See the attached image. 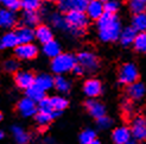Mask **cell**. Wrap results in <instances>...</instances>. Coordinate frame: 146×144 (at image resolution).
Segmentation results:
<instances>
[{
    "mask_svg": "<svg viewBox=\"0 0 146 144\" xmlns=\"http://www.w3.org/2000/svg\"><path fill=\"white\" fill-rule=\"evenodd\" d=\"M95 29L99 41L102 43H114L119 41L123 26L118 14L105 13L98 21H95Z\"/></svg>",
    "mask_w": 146,
    "mask_h": 144,
    "instance_id": "obj_1",
    "label": "cell"
},
{
    "mask_svg": "<svg viewBox=\"0 0 146 144\" xmlns=\"http://www.w3.org/2000/svg\"><path fill=\"white\" fill-rule=\"evenodd\" d=\"M65 20L69 26V35L72 37H82L89 26L90 19L81 11H71L65 13Z\"/></svg>",
    "mask_w": 146,
    "mask_h": 144,
    "instance_id": "obj_2",
    "label": "cell"
},
{
    "mask_svg": "<svg viewBox=\"0 0 146 144\" xmlns=\"http://www.w3.org/2000/svg\"><path fill=\"white\" fill-rule=\"evenodd\" d=\"M76 64H77L76 55L71 53H62L61 55H58L57 57L51 60L50 68H51V71L57 76V75H64L72 71Z\"/></svg>",
    "mask_w": 146,
    "mask_h": 144,
    "instance_id": "obj_3",
    "label": "cell"
},
{
    "mask_svg": "<svg viewBox=\"0 0 146 144\" xmlns=\"http://www.w3.org/2000/svg\"><path fill=\"white\" fill-rule=\"evenodd\" d=\"M77 63L81 66L86 73L93 74L100 68V60L98 55L92 50H82L76 55Z\"/></svg>",
    "mask_w": 146,
    "mask_h": 144,
    "instance_id": "obj_4",
    "label": "cell"
},
{
    "mask_svg": "<svg viewBox=\"0 0 146 144\" xmlns=\"http://www.w3.org/2000/svg\"><path fill=\"white\" fill-rule=\"evenodd\" d=\"M118 79H119V82L125 86H129V85L138 82V80H139V70H138V67L133 62L123 63L119 69Z\"/></svg>",
    "mask_w": 146,
    "mask_h": 144,
    "instance_id": "obj_5",
    "label": "cell"
},
{
    "mask_svg": "<svg viewBox=\"0 0 146 144\" xmlns=\"http://www.w3.org/2000/svg\"><path fill=\"white\" fill-rule=\"evenodd\" d=\"M39 53L38 47L35 43H27V44H19L16 49H13L14 57L19 61H30L37 57Z\"/></svg>",
    "mask_w": 146,
    "mask_h": 144,
    "instance_id": "obj_6",
    "label": "cell"
},
{
    "mask_svg": "<svg viewBox=\"0 0 146 144\" xmlns=\"http://www.w3.org/2000/svg\"><path fill=\"white\" fill-rule=\"evenodd\" d=\"M19 16L17 12H13L11 10L3 9L0 10V26L1 29L6 31H11V30H16L19 26Z\"/></svg>",
    "mask_w": 146,
    "mask_h": 144,
    "instance_id": "obj_7",
    "label": "cell"
},
{
    "mask_svg": "<svg viewBox=\"0 0 146 144\" xmlns=\"http://www.w3.org/2000/svg\"><path fill=\"white\" fill-rule=\"evenodd\" d=\"M46 20L52 29L69 35V26L65 20V14L61 13L60 11H51V13L46 17Z\"/></svg>",
    "mask_w": 146,
    "mask_h": 144,
    "instance_id": "obj_8",
    "label": "cell"
},
{
    "mask_svg": "<svg viewBox=\"0 0 146 144\" xmlns=\"http://www.w3.org/2000/svg\"><path fill=\"white\" fill-rule=\"evenodd\" d=\"M82 89H83L84 95L88 97V99H96L104 92V86H102V82L99 79L90 77L84 81Z\"/></svg>",
    "mask_w": 146,
    "mask_h": 144,
    "instance_id": "obj_9",
    "label": "cell"
},
{
    "mask_svg": "<svg viewBox=\"0 0 146 144\" xmlns=\"http://www.w3.org/2000/svg\"><path fill=\"white\" fill-rule=\"evenodd\" d=\"M17 111L19 112L20 116L29 118V117L36 116L38 113V105L33 100L29 99L27 97H24L17 103Z\"/></svg>",
    "mask_w": 146,
    "mask_h": 144,
    "instance_id": "obj_10",
    "label": "cell"
},
{
    "mask_svg": "<svg viewBox=\"0 0 146 144\" xmlns=\"http://www.w3.org/2000/svg\"><path fill=\"white\" fill-rule=\"evenodd\" d=\"M88 3V0H64V1L57 4V11H60L63 14L71 11L84 12Z\"/></svg>",
    "mask_w": 146,
    "mask_h": 144,
    "instance_id": "obj_11",
    "label": "cell"
},
{
    "mask_svg": "<svg viewBox=\"0 0 146 144\" xmlns=\"http://www.w3.org/2000/svg\"><path fill=\"white\" fill-rule=\"evenodd\" d=\"M36 76L29 70H19L18 73L14 74V83L18 88L27 91L35 85Z\"/></svg>",
    "mask_w": 146,
    "mask_h": 144,
    "instance_id": "obj_12",
    "label": "cell"
},
{
    "mask_svg": "<svg viewBox=\"0 0 146 144\" xmlns=\"http://www.w3.org/2000/svg\"><path fill=\"white\" fill-rule=\"evenodd\" d=\"M35 36H36V41L40 43L42 45H44L48 42L55 39L54 29L48 23H40L37 27H35Z\"/></svg>",
    "mask_w": 146,
    "mask_h": 144,
    "instance_id": "obj_13",
    "label": "cell"
},
{
    "mask_svg": "<svg viewBox=\"0 0 146 144\" xmlns=\"http://www.w3.org/2000/svg\"><path fill=\"white\" fill-rule=\"evenodd\" d=\"M86 14L88 16V18L93 21H98L104 14L105 12V3L102 0H92L88 3L86 9Z\"/></svg>",
    "mask_w": 146,
    "mask_h": 144,
    "instance_id": "obj_14",
    "label": "cell"
},
{
    "mask_svg": "<svg viewBox=\"0 0 146 144\" xmlns=\"http://www.w3.org/2000/svg\"><path fill=\"white\" fill-rule=\"evenodd\" d=\"M42 14L38 12H31V11H21L19 14V25H24L29 27H37L42 23Z\"/></svg>",
    "mask_w": 146,
    "mask_h": 144,
    "instance_id": "obj_15",
    "label": "cell"
},
{
    "mask_svg": "<svg viewBox=\"0 0 146 144\" xmlns=\"http://www.w3.org/2000/svg\"><path fill=\"white\" fill-rule=\"evenodd\" d=\"M84 107L89 116L96 120L106 116V106L96 99H88L84 103Z\"/></svg>",
    "mask_w": 146,
    "mask_h": 144,
    "instance_id": "obj_16",
    "label": "cell"
},
{
    "mask_svg": "<svg viewBox=\"0 0 146 144\" xmlns=\"http://www.w3.org/2000/svg\"><path fill=\"white\" fill-rule=\"evenodd\" d=\"M133 138L137 141H146V119L144 117H137L131 126Z\"/></svg>",
    "mask_w": 146,
    "mask_h": 144,
    "instance_id": "obj_17",
    "label": "cell"
},
{
    "mask_svg": "<svg viewBox=\"0 0 146 144\" xmlns=\"http://www.w3.org/2000/svg\"><path fill=\"white\" fill-rule=\"evenodd\" d=\"M19 45V41L17 37V33L14 30L5 31L0 38V49L7 50V49H16Z\"/></svg>",
    "mask_w": 146,
    "mask_h": 144,
    "instance_id": "obj_18",
    "label": "cell"
},
{
    "mask_svg": "<svg viewBox=\"0 0 146 144\" xmlns=\"http://www.w3.org/2000/svg\"><path fill=\"white\" fill-rule=\"evenodd\" d=\"M14 31H16V33H17L19 44H27V43H33V41L36 39L35 29H32V27L24 26V25H19Z\"/></svg>",
    "mask_w": 146,
    "mask_h": 144,
    "instance_id": "obj_19",
    "label": "cell"
},
{
    "mask_svg": "<svg viewBox=\"0 0 146 144\" xmlns=\"http://www.w3.org/2000/svg\"><path fill=\"white\" fill-rule=\"evenodd\" d=\"M112 138L115 144H126L132 139V131L127 126H119L113 130Z\"/></svg>",
    "mask_w": 146,
    "mask_h": 144,
    "instance_id": "obj_20",
    "label": "cell"
},
{
    "mask_svg": "<svg viewBox=\"0 0 146 144\" xmlns=\"http://www.w3.org/2000/svg\"><path fill=\"white\" fill-rule=\"evenodd\" d=\"M127 95L131 100L139 101V100L144 99L146 95V86L140 81L127 86Z\"/></svg>",
    "mask_w": 146,
    "mask_h": 144,
    "instance_id": "obj_21",
    "label": "cell"
},
{
    "mask_svg": "<svg viewBox=\"0 0 146 144\" xmlns=\"http://www.w3.org/2000/svg\"><path fill=\"white\" fill-rule=\"evenodd\" d=\"M137 30L133 29L131 25L128 26H123L122 31L120 33V38H119V43L122 47H129V45H133V43L137 38Z\"/></svg>",
    "mask_w": 146,
    "mask_h": 144,
    "instance_id": "obj_22",
    "label": "cell"
},
{
    "mask_svg": "<svg viewBox=\"0 0 146 144\" xmlns=\"http://www.w3.org/2000/svg\"><path fill=\"white\" fill-rule=\"evenodd\" d=\"M35 85L38 86L44 92H46L51 88H55V76L48 73H40L38 75H36Z\"/></svg>",
    "mask_w": 146,
    "mask_h": 144,
    "instance_id": "obj_23",
    "label": "cell"
},
{
    "mask_svg": "<svg viewBox=\"0 0 146 144\" xmlns=\"http://www.w3.org/2000/svg\"><path fill=\"white\" fill-rule=\"evenodd\" d=\"M42 51L46 57L52 60V59H55V57H57L58 55L62 54V47H61L58 41L52 39V41L48 42L46 44L42 45Z\"/></svg>",
    "mask_w": 146,
    "mask_h": 144,
    "instance_id": "obj_24",
    "label": "cell"
},
{
    "mask_svg": "<svg viewBox=\"0 0 146 144\" xmlns=\"http://www.w3.org/2000/svg\"><path fill=\"white\" fill-rule=\"evenodd\" d=\"M55 89L61 94H67L71 89V82L64 75L55 76Z\"/></svg>",
    "mask_w": 146,
    "mask_h": 144,
    "instance_id": "obj_25",
    "label": "cell"
},
{
    "mask_svg": "<svg viewBox=\"0 0 146 144\" xmlns=\"http://www.w3.org/2000/svg\"><path fill=\"white\" fill-rule=\"evenodd\" d=\"M11 132L14 141L17 142V144H27L29 141H30V136L29 133L24 130L23 127H20L18 125H13L11 127Z\"/></svg>",
    "mask_w": 146,
    "mask_h": 144,
    "instance_id": "obj_26",
    "label": "cell"
},
{
    "mask_svg": "<svg viewBox=\"0 0 146 144\" xmlns=\"http://www.w3.org/2000/svg\"><path fill=\"white\" fill-rule=\"evenodd\" d=\"M131 26L135 29L137 32H146V12L133 14L131 19Z\"/></svg>",
    "mask_w": 146,
    "mask_h": 144,
    "instance_id": "obj_27",
    "label": "cell"
},
{
    "mask_svg": "<svg viewBox=\"0 0 146 144\" xmlns=\"http://www.w3.org/2000/svg\"><path fill=\"white\" fill-rule=\"evenodd\" d=\"M126 5L132 16L146 12V0H126Z\"/></svg>",
    "mask_w": 146,
    "mask_h": 144,
    "instance_id": "obj_28",
    "label": "cell"
},
{
    "mask_svg": "<svg viewBox=\"0 0 146 144\" xmlns=\"http://www.w3.org/2000/svg\"><path fill=\"white\" fill-rule=\"evenodd\" d=\"M50 101H51V105H52L54 111L56 113H58V114H60L61 112H63L69 105L67 98H64L63 95H54V97H51Z\"/></svg>",
    "mask_w": 146,
    "mask_h": 144,
    "instance_id": "obj_29",
    "label": "cell"
},
{
    "mask_svg": "<svg viewBox=\"0 0 146 144\" xmlns=\"http://www.w3.org/2000/svg\"><path fill=\"white\" fill-rule=\"evenodd\" d=\"M25 95L29 98V99H31V100H33L35 103H39V101H42L43 99H45L46 97H45V92L43 91V89H40L38 86H36V85H33L31 88H29L27 91H25Z\"/></svg>",
    "mask_w": 146,
    "mask_h": 144,
    "instance_id": "obj_30",
    "label": "cell"
},
{
    "mask_svg": "<svg viewBox=\"0 0 146 144\" xmlns=\"http://www.w3.org/2000/svg\"><path fill=\"white\" fill-rule=\"evenodd\" d=\"M21 11H31V12H38L42 6V0H20Z\"/></svg>",
    "mask_w": 146,
    "mask_h": 144,
    "instance_id": "obj_31",
    "label": "cell"
},
{
    "mask_svg": "<svg viewBox=\"0 0 146 144\" xmlns=\"http://www.w3.org/2000/svg\"><path fill=\"white\" fill-rule=\"evenodd\" d=\"M3 69L6 71V73L10 74H16L20 70L19 69V60L16 59V57H10L3 62Z\"/></svg>",
    "mask_w": 146,
    "mask_h": 144,
    "instance_id": "obj_32",
    "label": "cell"
},
{
    "mask_svg": "<svg viewBox=\"0 0 146 144\" xmlns=\"http://www.w3.org/2000/svg\"><path fill=\"white\" fill-rule=\"evenodd\" d=\"M58 116V113H48V112H38L35 116V119L37 121V124L40 126H45L50 124L56 117Z\"/></svg>",
    "mask_w": 146,
    "mask_h": 144,
    "instance_id": "obj_33",
    "label": "cell"
},
{
    "mask_svg": "<svg viewBox=\"0 0 146 144\" xmlns=\"http://www.w3.org/2000/svg\"><path fill=\"white\" fill-rule=\"evenodd\" d=\"M132 47L137 53L146 54V32H138Z\"/></svg>",
    "mask_w": 146,
    "mask_h": 144,
    "instance_id": "obj_34",
    "label": "cell"
},
{
    "mask_svg": "<svg viewBox=\"0 0 146 144\" xmlns=\"http://www.w3.org/2000/svg\"><path fill=\"white\" fill-rule=\"evenodd\" d=\"M80 143L81 144H90L94 141H96V133L92 129H86L80 133Z\"/></svg>",
    "mask_w": 146,
    "mask_h": 144,
    "instance_id": "obj_35",
    "label": "cell"
},
{
    "mask_svg": "<svg viewBox=\"0 0 146 144\" xmlns=\"http://www.w3.org/2000/svg\"><path fill=\"white\" fill-rule=\"evenodd\" d=\"M121 10V3L115 0H109L105 3V12L108 14H118Z\"/></svg>",
    "mask_w": 146,
    "mask_h": 144,
    "instance_id": "obj_36",
    "label": "cell"
},
{
    "mask_svg": "<svg viewBox=\"0 0 146 144\" xmlns=\"http://www.w3.org/2000/svg\"><path fill=\"white\" fill-rule=\"evenodd\" d=\"M0 4L3 5L4 9L11 10V11H13V12L21 11L20 0H0Z\"/></svg>",
    "mask_w": 146,
    "mask_h": 144,
    "instance_id": "obj_37",
    "label": "cell"
},
{
    "mask_svg": "<svg viewBox=\"0 0 146 144\" xmlns=\"http://www.w3.org/2000/svg\"><path fill=\"white\" fill-rule=\"evenodd\" d=\"M38 112H48V113H56L52 109V105H51L50 98H45L43 99L42 101H39L38 104Z\"/></svg>",
    "mask_w": 146,
    "mask_h": 144,
    "instance_id": "obj_38",
    "label": "cell"
},
{
    "mask_svg": "<svg viewBox=\"0 0 146 144\" xmlns=\"http://www.w3.org/2000/svg\"><path fill=\"white\" fill-rule=\"evenodd\" d=\"M112 125H113V120L108 116H105V117H102V118L96 120V126L100 129V130H107V129H111Z\"/></svg>",
    "mask_w": 146,
    "mask_h": 144,
    "instance_id": "obj_39",
    "label": "cell"
},
{
    "mask_svg": "<svg viewBox=\"0 0 146 144\" xmlns=\"http://www.w3.org/2000/svg\"><path fill=\"white\" fill-rule=\"evenodd\" d=\"M121 110L123 111V113H126V114H131L133 112V104L131 100H123L122 104H121Z\"/></svg>",
    "mask_w": 146,
    "mask_h": 144,
    "instance_id": "obj_40",
    "label": "cell"
},
{
    "mask_svg": "<svg viewBox=\"0 0 146 144\" xmlns=\"http://www.w3.org/2000/svg\"><path fill=\"white\" fill-rule=\"evenodd\" d=\"M71 73H72V74H75V75H82L83 73H86V71H84V69H83V68H82V67L77 63L76 66H75V68L72 69Z\"/></svg>",
    "mask_w": 146,
    "mask_h": 144,
    "instance_id": "obj_41",
    "label": "cell"
},
{
    "mask_svg": "<svg viewBox=\"0 0 146 144\" xmlns=\"http://www.w3.org/2000/svg\"><path fill=\"white\" fill-rule=\"evenodd\" d=\"M126 144H135V141H134V139H131V141H128Z\"/></svg>",
    "mask_w": 146,
    "mask_h": 144,
    "instance_id": "obj_42",
    "label": "cell"
},
{
    "mask_svg": "<svg viewBox=\"0 0 146 144\" xmlns=\"http://www.w3.org/2000/svg\"><path fill=\"white\" fill-rule=\"evenodd\" d=\"M62 1H64V0H52V3H56V4H60Z\"/></svg>",
    "mask_w": 146,
    "mask_h": 144,
    "instance_id": "obj_43",
    "label": "cell"
},
{
    "mask_svg": "<svg viewBox=\"0 0 146 144\" xmlns=\"http://www.w3.org/2000/svg\"><path fill=\"white\" fill-rule=\"evenodd\" d=\"M42 1H43V4H48V3H51L52 0H42Z\"/></svg>",
    "mask_w": 146,
    "mask_h": 144,
    "instance_id": "obj_44",
    "label": "cell"
},
{
    "mask_svg": "<svg viewBox=\"0 0 146 144\" xmlns=\"http://www.w3.org/2000/svg\"><path fill=\"white\" fill-rule=\"evenodd\" d=\"M90 144H101V142H99V141L96 139V141H94V142H93V143H90Z\"/></svg>",
    "mask_w": 146,
    "mask_h": 144,
    "instance_id": "obj_45",
    "label": "cell"
},
{
    "mask_svg": "<svg viewBox=\"0 0 146 144\" xmlns=\"http://www.w3.org/2000/svg\"><path fill=\"white\" fill-rule=\"evenodd\" d=\"M102 1H104V3H106V1H109V0H102ZM115 1H123V0H115ZM125 1H126V0H125Z\"/></svg>",
    "mask_w": 146,
    "mask_h": 144,
    "instance_id": "obj_46",
    "label": "cell"
},
{
    "mask_svg": "<svg viewBox=\"0 0 146 144\" xmlns=\"http://www.w3.org/2000/svg\"><path fill=\"white\" fill-rule=\"evenodd\" d=\"M4 136H5V133L1 131V132H0V137H1V138H4Z\"/></svg>",
    "mask_w": 146,
    "mask_h": 144,
    "instance_id": "obj_47",
    "label": "cell"
},
{
    "mask_svg": "<svg viewBox=\"0 0 146 144\" xmlns=\"http://www.w3.org/2000/svg\"><path fill=\"white\" fill-rule=\"evenodd\" d=\"M88 1H92V0H88Z\"/></svg>",
    "mask_w": 146,
    "mask_h": 144,
    "instance_id": "obj_48",
    "label": "cell"
}]
</instances>
